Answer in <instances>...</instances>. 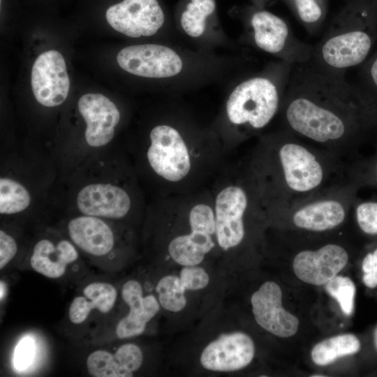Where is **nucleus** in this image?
Masks as SVG:
<instances>
[{"label": "nucleus", "instance_id": "10", "mask_svg": "<svg viewBox=\"0 0 377 377\" xmlns=\"http://www.w3.org/2000/svg\"><path fill=\"white\" fill-rule=\"evenodd\" d=\"M216 241L224 251L237 247L246 235L248 216L264 212L257 179L249 165L244 174L221 189L214 202Z\"/></svg>", "mask_w": 377, "mask_h": 377}, {"label": "nucleus", "instance_id": "12", "mask_svg": "<svg viewBox=\"0 0 377 377\" xmlns=\"http://www.w3.org/2000/svg\"><path fill=\"white\" fill-rule=\"evenodd\" d=\"M57 216L60 219L57 228L89 256L108 257L121 247L124 223L82 214Z\"/></svg>", "mask_w": 377, "mask_h": 377}, {"label": "nucleus", "instance_id": "9", "mask_svg": "<svg viewBox=\"0 0 377 377\" xmlns=\"http://www.w3.org/2000/svg\"><path fill=\"white\" fill-rule=\"evenodd\" d=\"M359 186L350 179L308 197L266 209L265 212L287 221L297 229L325 232L346 221L357 200Z\"/></svg>", "mask_w": 377, "mask_h": 377}, {"label": "nucleus", "instance_id": "30", "mask_svg": "<svg viewBox=\"0 0 377 377\" xmlns=\"http://www.w3.org/2000/svg\"><path fill=\"white\" fill-rule=\"evenodd\" d=\"M352 210L357 224L365 234L377 235V200H355Z\"/></svg>", "mask_w": 377, "mask_h": 377}, {"label": "nucleus", "instance_id": "36", "mask_svg": "<svg viewBox=\"0 0 377 377\" xmlns=\"http://www.w3.org/2000/svg\"><path fill=\"white\" fill-rule=\"evenodd\" d=\"M362 280L364 283L370 288L377 287V273H364Z\"/></svg>", "mask_w": 377, "mask_h": 377}, {"label": "nucleus", "instance_id": "29", "mask_svg": "<svg viewBox=\"0 0 377 377\" xmlns=\"http://www.w3.org/2000/svg\"><path fill=\"white\" fill-rule=\"evenodd\" d=\"M88 372L95 377H123L120 367L114 354L98 350L89 355L87 359Z\"/></svg>", "mask_w": 377, "mask_h": 377}, {"label": "nucleus", "instance_id": "22", "mask_svg": "<svg viewBox=\"0 0 377 377\" xmlns=\"http://www.w3.org/2000/svg\"><path fill=\"white\" fill-rule=\"evenodd\" d=\"M83 295L75 297L70 304L68 317L71 323L80 324L92 310L107 313L113 308L117 296L116 288L105 282H93L83 289Z\"/></svg>", "mask_w": 377, "mask_h": 377}, {"label": "nucleus", "instance_id": "17", "mask_svg": "<svg viewBox=\"0 0 377 377\" xmlns=\"http://www.w3.org/2000/svg\"><path fill=\"white\" fill-rule=\"evenodd\" d=\"M78 251L57 227H46L32 246L30 265L35 272L47 278L57 279L78 259Z\"/></svg>", "mask_w": 377, "mask_h": 377}, {"label": "nucleus", "instance_id": "39", "mask_svg": "<svg viewBox=\"0 0 377 377\" xmlns=\"http://www.w3.org/2000/svg\"><path fill=\"white\" fill-rule=\"evenodd\" d=\"M374 343H375V346H376V348L377 349V327L376 328L375 331H374Z\"/></svg>", "mask_w": 377, "mask_h": 377}, {"label": "nucleus", "instance_id": "1", "mask_svg": "<svg viewBox=\"0 0 377 377\" xmlns=\"http://www.w3.org/2000/svg\"><path fill=\"white\" fill-rule=\"evenodd\" d=\"M279 114L284 128L345 160L371 127L354 85L311 61L293 66Z\"/></svg>", "mask_w": 377, "mask_h": 377}, {"label": "nucleus", "instance_id": "24", "mask_svg": "<svg viewBox=\"0 0 377 377\" xmlns=\"http://www.w3.org/2000/svg\"><path fill=\"white\" fill-rule=\"evenodd\" d=\"M360 348V341L354 334H344L319 342L313 348L311 355L316 364L325 366L339 357L357 353Z\"/></svg>", "mask_w": 377, "mask_h": 377}, {"label": "nucleus", "instance_id": "14", "mask_svg": "<svg viewBox=\"0 0 377 377\" xmlns=\"http://www.w3.org/2000/svg\"><path fill=\"white\" fill-rule=\"evenodd\" d=\"M118 65L125 71L148 78H168L182 71L183 61L172 48L158 44L131 45L117 55Z\"/></svg>", "mask_w": 377, "mask_h": 377}, {"label": "nucleus", "instance_id": "31", "mask_svg": "<svg viewBox=\"0 0 377 377\" xmlns=\"http://www.w3.org/2000/svg\"><path fill=\"white\" fill-rule=\"evenodd\" d=\"M114 355L120 367L123 377L132 376L142 364V352L137 345L133 343L121 345Z\"/></svg>", "mask_w": 377, "mask_h": 377}, {"label": "nucleus", "instance_id": "8", "mask_svg": "<svg viewBox=\"0 0 377 377\" xmlns=\"http://www.w3.org/2000/svg\"><path fill=\"white\" fill-rule=\"evenodd\" d=\"M124 149L134 157L138 177L151 184L179 182L192 168L186 142L178 130L168 124L154 126L146 140Z\"/></svg>", "mask_w": 377, "mask_h": 377}, {"label": "nucleus", "instance_id": "6", "mask_svg": "<svg viewBox=\"0 0 377 377\" xmlns=\"http://www.w3.org/2000/svg\"><path fill=\"white\" fill-rule=\"evenodd\" d=\"M79 129L54 136L49 146L59 172V182L91 156L116 144L121 113L117 104L101 93H87L76 103Z\"/></svg>", "mask_w": 377, "mask_h": 377}, {"label": "nucleus", "instance_id": "11", "mask_svg": "<svg viewBox=\"0 0 377 377\" xmlns=\"http://www.w3.org/2000/svg\"><path fill=\"white\" fill-rule=\"evenodd\" d=\"M253 45L291 65L309 61L313 46L300 40L279 16L263 8L253 10L248 21Z\"/></svg>", "mask_w": 377, "mask_h": 377}, {"label": "nucleus", "instance_id": "4", "mask_svg": "<svg viewBox=\"0 0 377 377\" xmlns=\"http://www.w3.org/2000/svg\"><path fill=\"white\" fill-rule=\"evenodd\" d=\"M59 183V168L48 147L25 139L0 150L1 219L51 218Z\"/></svg>", "mask_w": 377, "mask_h": 377}, {"label": "nucleus", "instance_id": "21", "mask_svg": "<svg viewBox=\"0 0 377 377\" xmlns=\"http://www.w3.org/2000/svg\"><path fill=\"white\" fill-rule=\"evenodd\" d=\"M121 297L130 310L118 323L117 336L120 339H126L142 334L147 323L158 312L159 302L153 295L143 296L141 283L133 279L124 284Z\"/></svg>", "mask_w": 377, "mask_h": 377}, {"label": "nucleus", "instance_id": "3", "mask_svg": "<svg viewBox=\"0 0 377 377\" xmlns=\"http://www.w3.org/2000/svg\"><path fill=\"white\" fill-rule=\"evenodd\" d=\"M138 177L117 143L91 156L59 183L53 216L82 214L124 223L143 209Z\"/></svg>", "mask_w": 377, "mask_h": 377}, {"label": "nucleus", "instance_id": "28", "mask_svg": "<svg viewBox=\"0 0 377 377\" xmlns=\"http://www.w3.org/2000/svg\"><path fill=\"white\" fill-rule=\"evenodd\" d=\"M325 288L328 294L337 301L343 313L351 315L356 291L353 281L348 277L337 275L325 284Z\"/></svg>", "mask_w": 377, "mask_h": 377}, {"label": "nucleus", "instance_id": "37", "mask_svg": "<svg viewBox=\"0 0 377 377\" xmlns=\"http://www.w3.org/2000/svg\"><path fill=\"white\" fill-rule=\"evenodd\" d=\"M371 172V179L377 183V156L371 164L369 171Z\"/></svg>", "mask_w": 377, "mask_h": 377}, {"label": "nucleus", "instance_id": "13", "mask_svg": "<svg viewBox=\"0 0 377 377\" xmlns=\"http://www.w3.org/2000/svg\"><path fill=\"white\" fill-rule=\"evenodd\" d=\"M190 232L173 238L168 251L177 264L198 265L216 246V222L214 204L200 202L193 205L188 213Z\"/></svg>", "mask_w": 377, "mask_h": 377}, {"label": "nucleus", "instance_id": "23", "mask_svg": "<svg viewBox=\"0 0 377 377\" xmlns=\"http://www.w3.org/2000/svg\"><path fill=\"white\" fill-rule=\"evenodd\" d=\"M353 84L362 103L371 127L377 126V49L360 65Z\"/></svg>", "mask_w": 377, "mask_h": 377}, {"label": "nucleus", "instance_id": "19", "mask_svg": "<svg viewBox=\"0 0 377 377\" xmlns=\"http://www.w3.org/2000/svg\"><path fill=\"white\" fill-rule=\"evenodd\" d=\"M255 355L251 338L241 332L224 334L210 342L202 350L200 361L210 371L228 372L249 365Z\"/></svg>", "mask_w": 377, "mask_h": 377}, {"label": "nucleus", "instance_id": "5", "mask_svg": "<svg viewBox=\"0 0 377 377\" xmlns=\"http://www.w3.org/2000/svg\"><path fill=\"white\" fill-rule=\"evenodd\" d=\"M376 41L374 0H350L313 45L310 61L327 71L345 75L347 71L366 61Z\"/></svg>", "mask_w": 377, "mask_h": 377}, {"label": "nucleus", "instance_id": "34", "mask_svg": "<svg viewBox=\"0 0 377 377\" xmlns=\"http://www.w3.org/2000/svg\"><path fill=\"white\" fill-rule=\"evenodd\" d=\"M35 349L34 341L31 337L23 338L15 349L13 355L15 367L18 370L26 369L34 359Z\"/></svg>", "mask_w": 377, "mask_h": 377}, {"label": "nucleus", "instance_id": "32", "mask_svg": "<svg viewBox=\"0 0 377 377\" xmlns=\"http://www.w3.org/2000/svg\"><path fill=\"white\" fill-rule=\"evenodd\" d=\"M179 279L184 288L188 290L203 289L209 281L207 272L198 265L184 266L180 271Z\"/></svg>", "mask_w": 377, "mask_h": 377}, {"label": "nucleus", "instance_id": "15", "mask_svg": "<svg viewBox=\"0 0 377 377\" xmlns=\"http://www.w3.org/2000/svg\"><path fill=\"white\" fill-rule=\"evenodd\" d=\"M31 84L36 101L45 108L53 109L66 101L70 80L59 52L50 50L36 58L31 68Z\"/></svg>", "mask_w": 377, "mask_h": 377}, {"label": "nucleus", "instance_id": "16", "mask_svg": "<svg viewBox=\"0 0 377 377\" xmlns=\"http://www.w3.org/2000/svg\"><path fill=\"white\" fill-rule=\"evenodd\" d=\"M105 18L112 29L131 38L153 36L165 22L157 0H123L107 9Z\"/></svg>", "mask_w": 377, "mask_h": 377}, {"label": "nucleus", "instance_id": "35", "mask_svg": "<svg viewBox=\"0 0 377 377\" xmlns=\"http://www.w3.org/2000/svg\"><path fill=\"white\" fill-rule=\"evenodd\" d=\"M362 267L364 273H377V248L365 256L362 260Z\"/></svg>", "mask_w": 377, "mask_h": 377}, {"label": "nucleus", "instance_id": "33", "mask_svg": "<svg viewBox=\"0 0 377 377\" xmlns=\"http://www.w3.org/2000/svg\"><path fill=\"white\" fill-rule=\"evenodd\" d=\"M18 241L14 233L8 231L3 223L0 230V269L4 268L17 254Z\"/></svg>", "mask_w": 377, "mask_h": 377}, {"label": "nucleus", "instance_id": "25", "mask_svg": "<svg viewBox=\"0 0 377 377\" xmlns=\"http://www.w3.org/2000/svg\"><path fill=\"white\" fill-rule=\"evenodd\" d=\"M283 1L309 34H319L326 18L327 0Z\"/></svg>", "mask_w": 377, "mask_h": 377}, {"label": "nucleus", "instance_id": "20", "mask_svg": "<svg viewBox=\"0 0 377 377\" xmlns=\"http://www.w3.org/2000/svg\"><path fill=\"white\" fill-rule=\"evenodd\" d=\"M251 303L256 323L265 330L283 338L297 332L299 320L282 306V291L275 282L263 283L252 295Z\"/></svg>", "mask_w": 377, "mask_h": 377}, {"label": "nucleus", "instance_id": "38", "mask_svg": "<svg viewBox=\"0 0 377 377\" xmlns=\"http://www.w3.org/2000/svg\"><path fill=\"white\" fill-rule=\"evenodd\" d=\"M267 1L268 0H253L258 8H262V7L265 4Z\"/></svg>", "mask_w": 377, "mask_h": 377}, {"label": "nucleus", "instance_id": "2", "mask_svg": "<svg viewBox=\"0 0 377 377\" xmlns=\"http://www.w3.org/2000/svg\"><path fill=\"white\" fill-rule=\"evenodd\" d=\"M250 166L265 209L351 179L346 160L284 128L262 139Z\"/></svg>", "mask_w": 377, "mask_h": 377}, {"label": "nucleus", "instance_id": "7", "mask_svg": "<svg viewBox=\"0 0 377 377\" xmlns=\"http://www.w3.org/2000/svg\"><path fill=\"white\" fill-rule=\"evenodd\" d=\"M292 67L281 61L269 72L246 78L233 89L226 102V114L242 135L260 131L279 113Z\"/></svg>", "mask_w": 377, "mask_h": 377}, {"label": "nucleus", "instance_id": "41", "mask_svg": "<svg viewBox=\"0 0 377 377\" xmlns=\"http://www.w3.org/2000/svg\"><path fill=\"white\" fill-rule=\"evenodd\" d=\"M374 1H375V3H376V5H377V0H374Z\"/></svg>", "mask_w": 377, "mask_h": 377}, {"label": "nucleus", "instance_id": "40", "mask_svg": "<svg viewBox=\"0 0 377 377\" xmlns=\"http://www.w3.org/2000/svg\"><path fill=\"white\" fill-rule=\"evenodd\" d=\"M312 376V377H320V376L324 377V376H325V375H323V374H320H320H316V375H312V376Z\"/></svg>", "mask_w": 377, "mask_h": 377}, {"label": "nucleus", "instance_id": "27", "mask_svg": "<svg viewBox=\"0 0 377 377\" xmlns=\"http://www.w3.org/2000/svg\"><path fill=\"white\" fill-rule=\"evenodd\" d=\"M156 291L158 296L160 305L171 312L182 311L186 304L184 295L186 289L183 286L179 276L166 275L162 277L156 284Z\"/></svg>", "mask_w": 377, "mask_h": 377}, {"label": "nucleus", "instance_id": "18", "mask_svg": "<svg viewBox=\"0 0 377 377\" xmlns=\"http://www.w3.org/2000/svg\"><path fill=\"white\" fill-rule=\"evenodd\" d=\"M348 253L341 244L327 243L316 249H304L293 259V270L302 281L325 285L337 275L348 261Z\"/></svg>", "mask_w": 377, "mask_h": 377}, {"label": "nucleus", "instance_id": "26", "mask_svg": "<svg viewBox=\"0 0 377 377\" xmlns=\"http://www.w3.org/2000/svg\"><path fill=\"white\" fill-rule=\"evenodd\" d=\"M215 9V0H191L180 18L184 32L193 38L202 36L206 28L207 19Z\"/></svg>", "mask_w": 377, "mask_h": 377}]
</instances>
